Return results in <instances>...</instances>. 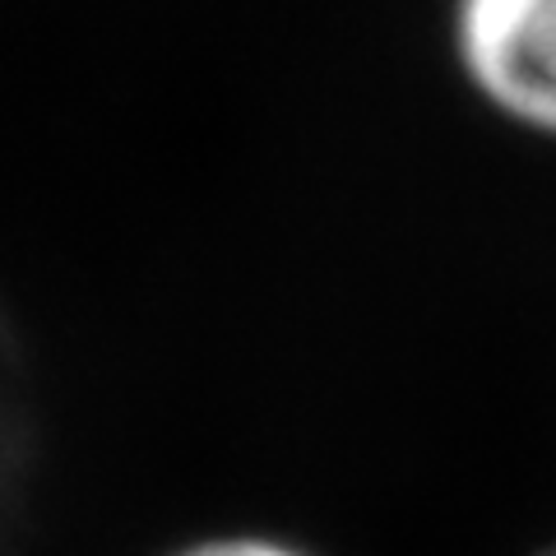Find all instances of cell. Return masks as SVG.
Segmentation results:
<instances>
[{"label": "cell", "mask_w": 556, "mask_h": 556, "mask_svg": "<svg viewBox=\"0 0 556 556\" xmlns=\"http://www.w3.org/2000/svg\"><path fill=\"white\" fill-rule=\"evenodd\" d=\"M172 556H320L292 538H278V533H214V538H200V543H186Z\"/></svg>", "instance_id": "cell-2"}, {"label": "cell", "mask_w": 556, "mask_h": 556, "mask_svg": "<svg viewBox=\"0 0 556 556\" xmlns=\"http://www.w3.org/2000/svg\"><path fill=\"white\" fill-rule=\"evenodd\" d=\"M468 84L533 135H556V0H455Z\"/></svg>", "instance_id": "cell-1"}, {"label": "cell", "mask_w": 556, "mask_h": 556, "mask_svg": "<svg viewBox=\"0 0 556 556\" xmlns=\"http://www.w3.org/2000/svg\"><path fill=\"white\" fill-rule=\"evenodd\" d=\"M538 556H556V543H552V547H543V552H538Z\"/></svg>", "instance_id": "cell-3"}]
</instances>
